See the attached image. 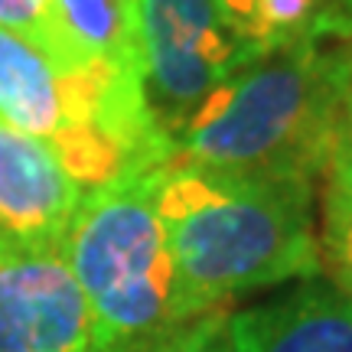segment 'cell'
Here are the masks:
<instances>
[{
	"label": "cell",
	"instance_id": "obj_3",
	"mask_svg": "<svg viewBox=\"0 0 352 352\" xmlns=\"http://www.w3.org/2000/svg\"><path fill=\"white\" fill-rule=\"evenodd\" d=\"M157 170L88 189L63 239L65 264L85 294L95 352L199 316L157 212Z\"/></svg>",
	"mask_w": 352,
	"mask_h": 352
},
{
	"label": "cell",
	"instance_id": "obj_2",
	"mask_svg": "<svg viewBox=\"0 0 352 352\" xmlns=\"http://www.w3.org/2000/svg\"><path fill=\"white\" fill-rule=\"evenodd\" d=\"M336 118L340 43L303 39L226 78L176 134L173 160L314 186L336 147Z\"/></svg>",
	"mask_w": 352,
	"mask_h": 352
},
{
	"label": "cell",
	"instance_id": "obj_10",
	"mask_svg": "<svg viewBox=\"0 0 352 352\" xmlns=\"http://www.w3.org/2000/svg\"><path fill=\"white\" fill-rule=\"evenodd\" d=\"M0 26L13 30L16 36L33 43L39 52H46L63 76H76V72H88V69H104V65H88L85 59H78L76 52L69 50L63 30L56 23L52 0H0Z\"/></svg>",
	"mask_w": 352,
	"mask_h": 352
},
{
	"label": "cell",
	"instance_id": "obj_9",
	"mask_svg": "<svg viewBox=\"0 0 352 352\" xmlns=\"http://www.w3.org/2000/svg\"><path fill=\"white\" fill-rule=\"evenodd\" d=\"M323 189V228H320V258L329 267L333 284L352 297V166L329 160Z\"/></svg>",
	"mask_w": 352,
	"mask_h": 352
},
{
	"label": "cell",
	"instance_id": "obj_8",
	"mask_svg": "<svg viewBox=\"0 0 352 352\" xmlns=\"http://www.w3.org/2000/svg\"><path fill=\"white\" fill-rule=\"evenodd\" d=\"M52 13L78 59L144 82L138 0H52Z\"/></svg>",
	"mask_w": 352,
	"mask_h": 352
},
{
	"label": "cell",
	"instance_id": "obj_1",
	"mask_svg": "<svg viewBox=\"0 0 352 352\" xmlns=\"http://www.w3.org/2000/svg\"><path fill=\"white\" fill-rule=\"evenodd\" d=\"M157 212L202 314L323 274L310 183L222 173L170 157L157 170Z\"/></svg>",
	"mask_w": 352,
	"mask_h": 352
},
{
	"label": "cell",
	"instance_id": "obj_15",
	"mask_svg": "<svg viewBox=\"0 0 352 352\" xmlns=\"http://www.w3.org/2000/svg\"><path fill=\"white\" fill-rule=\"evenodd\" d=\"M219 3H222L226 16L232 20V26H235L241 36H245V26H248V13H252V0H219ZM245 39H248V36H245Z\"/></svg>",
	"mask_w": 352,
	"mask_h": 352
},
{
	"label": "cell",
	"instance_id": "obj_12",
	"mask_svg": "<svg viewBox=\"0 0 352 352\" xmlns=\"http://www.w3.org/2000/svg\"><path fill=\"white\" fill-rule=\"evenodd\" d=\"M111 352H235L228 333V310L222 307V310L199 314Z\"/></svg>",
	"mask_w": 352,
	"mask_h": 352
},
{
	"label": "cell",
	"instance_id": "obj_6",
	"mask_svg": "<svg viewBox=\"0 0 352 352\" xmlns=\"http://www.w3.org/2000/svg\"><path fill=\"white\" fill-rule=\"evenodd\" d=\"M82 196L43 140L0 121V241L63 248Z\"/></svg>",
	"mask_w": 352,
	"mask_h": 352
},
{
	"label": "cell",
	"instance_id": "obj_4",
	"mask_svg": "<svg viewBox=\"0 0 352 352\" xmlns=\"http://www.w3.org/2000/svg\"><path fill=\"white\" fill-rule=\"evenodd\" d=\"M138 43L144 95L170 144L215 88L261 56L219 0H138Z\"/></svg>",
	"mask_w": 352,
	"mask_h": 352
},
{
	"label": "cell",
	"instance_id": "obj_11",
	"mask_svg": "<svg viewBox=\"0 0 352 352\" xmlns=\"http://www.w3.org/2000/svg\"><path fill=\"white\" fill-rule=\"evenodd\" d=\"M327 0H252L245 36L261 52L284 50L303 39H320L316 23Z\"/></svg>",
	"mask_w": 352,
	"mask_h": 352
},
{
	"label": "cell",
	"instance_id": "obj_14",
	"mask_svg": "<svg viewBox=\"0 0 352 352\" xmlns=\"http://www.w3.org/2000/svg\"><path fill=\"white\" fill-rule=\"evenodd\" d=\"M320 39H352V0H327L320 23H316Z\"/></svg>",
	"mask_w": 352,
	"mask_h": 352
},
{
	"label": "cell",
	"instance_id": "obj_7",
	"mask_svg": "<svg viewBox=\"0 0 352 352\" xmlns=\"http://www.w3.org/2000/svg\"><path fill=\"white\" fill-rule=\"evenodd\" d=\"M235 352H352V297L327 277L228 314Z\"/></svg>",
	"mask_w": 352,
	"mask_h": 352
},
{
	"label": "cell",
	"instance_id": "obj_13",
	"mask_svg": "<svg viewBox=\"0 0 352 352\" xmlns=\"http://www.w3.org/2000/svg\"><path fill=\"white\" fill-rule=\"evenodd\" d=\"M340 43V118H336V147L329 160L352 166V39Z\"/></svg>",
	"mask_w": 352,
	"mask_h": 352
},
{
	"label": "cell",
	"instance_id": "obj_5",
	"mask_svg": "<svg viewBox=\"0 0 352 352\" xmlns=\"http://www.w3.org/2000/svg\"><path fill=\"white\" fill-rule=\"evenodd\" d=\"M0 352H95L91 310L63 248L0 241Z\"/></svg>",
	"mask_w": 352,
	"mask_h": 352
}]
</instances>
